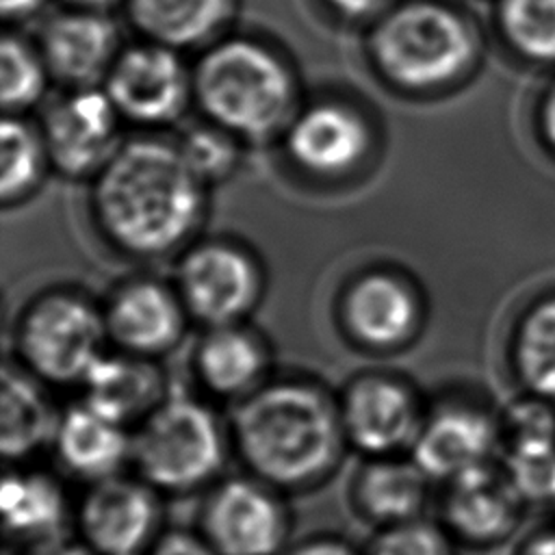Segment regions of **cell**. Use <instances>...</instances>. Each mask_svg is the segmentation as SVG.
<instances>
[{
    "instance_id": "1",
    "label": "cell",
    "mask_w": 555,
    "mask_h": 555,
    "mask_svg": "<svg viewBox=\"0 0 555 555\" xmlns=\"http://www.w3.org/2000/svg\"><path fill=\"white\" fill-rule=\"evenodd\" d=\"M93 217L121 251L156 258L180 247L204 212V184L176 143L132 139L95 173Z\"/></svg>"
},
{
    "instance_id": "2",
    "label": "cell",
    "mask_w": 555,
    "mask_h": 555,
    "mask_svg": "<svg viewBox=\"0 0 555 555\" xmlns=\"http://www.w3.org/2000/svg\"><path fill=\"white\" fill-rule=\"evenodd\" d=\"M364 54L390 89L434 98L477 76L486 37L477 20L451 0H399L369 24Z\"/></svg>"
},
{
    "instance_id": "3",
    "label": "cell",
    "mask_w": 555,
    "mask_h": 555,
    "mask_svg": "<svg viewBox=\"0 0 555 555\" xmlns=\"http://www.w3.org/2000/svg\"><path fill=\"white\" fill-rule=\"evenodd\" d=\"M232 434L249 470L282 488L330 473L345 440L340 405L319 386L291 379L262 384L247 395Z\"/></svg>"
},
{
    "instance_id": "4",
    "label": "cell",
    "mask_w": 555,
    "mask_h": 555,
    "mask_svg": "<svg viewBox=\"0 0 555 555\" xmlns=\"http://www.w3.org/2000/svg\"><path fill=\"white\" fill-rule=\"evenodd\" d=\"M191 82L206 121L247 141L284 132L301 106L288 59L249 35H223L202 48Z\"/></svg>"
},
{
    "instance_id": "5",
    "label": "cell",
    "mask_w": 555,
    "mask_h": 555,
    "mask_svg": "<svg viewBox=\"0 0 555 555\" xmlns=\"http://www.w3.org/2000/svg\"><path fill=\"white\" fill-rule=\"evenodd\" d=\"M132 457L145 483L189 492L225 462V434L210 408L189 397H165L139 425Z\"/></svg>"
},
{
    "instance_id": "6",
    "label": "cell",
    "mask_w": 555,
    "mask_h": 555,
    "mask_svg": "<svg viewBox=\"0 0 555 555\" xmlns=\"http://www.w3.org/2000/svg\"><path fill=\"white\" fill-rule=\"evenodd\" d=\"M104 312L72 293H50L28 306L17 325V351L26 369L46 382L82 384L106 353Z\"/></svg>"
},
{
    "instance_id": "7",
    "label": "cell",
    "mask_w": 555,
    "mask_h": 555,
    "mask_svg": "<svg viewBox=\"0 0 555 555\" xmlns=\"http://www.w3.org/2000/svg\"><path fill=\"white\" fill-rule=\"evenodd\" d=\"M102 89L121 119L139 126L173 124L193 102L191 67L180 52L147 39L121 48Z\"/></svg>"
},
{
    "instance_id": "8",
    "label": "cell",
    "mask_w": 555,
    "mask_h": 555,
    "mask_svg": "<svg viewBox=\"0 0 555 555\" xmlns=\"http://www.w3.org/2000/svg\"><path fill=\"white\" fill-rule=\"evenodd\" d=\"M262 278L254 258L230 243L191 247L178 262L176 291L186 314L208 327L234 325L260 299Z\"/></svg>"
},
{
    "instance_id": "9",
    "label": "cell",
    "mask_w": 555,
    "mask_h": 555,
    "mask_svg": "<svg viewBox=\"0 0 555 555\" xmlns=\"http://www.w3.org/2000/svg\"><path fill=\"white\" fill-rule=\"evenodd\" d=\"M119 121L104 89H69L41 117L50 165L69 178L95 176L121 145Z\"/></svg>"
},
{
    "instance_id": "10",
    "label": "cell",
    "mask_w": 555,
    "mask_h": 555,
    "mask_svg": "<svg viewBox=\"0 0 555 555\" xmlns=\"http://www.w3.org/2000/svg\"><path fill=\"white\" fill-rule=\"evenodd\" d=\"M501 447V421L483 405L449 401L425 412L410 447L412 460L429 477L451 481L494 462Z\"/></svg>"
},
{
    "instance_id": "11",
    "label": "cell",
    "mask_w": 555,
    "mask_h": 555,
    "mask_svg": "<svg viewBox=\"0 0 555 555\" xmlns=\"http://www.w3.org/2000/svg\"><path fill=\"white\" fill-rule=\"evenodd\" d=\"M282 137L288 158L321 178L356 169L371 147V128L364 115L356 106L330 98L299 106Z\"/></svg>"
},
{
    "instance_id": "12",
    "label": "cell",
    "mask_w": 555,
    "mask_h": 555,
    "mask_svg": "<svg viewBox=\"0 0 555 555\" xmlns=\"http://www.w3.org/2000/svg\"><path fill=\"white\" fill-rule=\"evenodd\" d=\"M423 418L414 390L388 375L358 377L340 403L345 438L373 457L410 449Z\"/></svg>"
},
{
    "instance_id": "13",
    "label": "cell",
    "mask_w": 555,
    "mask_h": 555,
    "mask_svg": "<svg viewBox=\"0 0 555 555\" xmlns=\"http://www.w3.org/2000/svg\"><path fill=\"white\" fill-rule=\"evenodd\" d=\"M529 496L514 473L499 462H488L451 481L442 499L447 525L475 544H496L520 527Z\"/></svg>"
},
{
    "instance_id": "14",
    "label": "cell",
    "mask_w": 555,
    "mask_h": 555,
    "mask_svg": "<svg viewBox=\"0 0 555 555\" xmlns=\"http://www.w3.org/2000/svg\"><path fill=\"white\" fill-rule=\"evenodd\" d=\"M121 48L115 20L100 9L67 7L50 15L37 37L50 76L69 89L104 82Z\"/></svg>"
},
{
    "instance_id": "15",
    "label": "cell",
    "mask_w": 555,
    "mask_h": 555,
    "mask_svg": "<svg viewBox=\"0 0 555 555\" xmlns=\"http://www.w3.org/2000/svg\"><path fill=\"white\" fill-rule=\"evenodd\" d=\"M204 527L225 555H271L286 529L284 507L260 479H228L206 503Z\"/></svg>"
},
{
    "instance_id": "16",
    "label": "cell",
    "mask_w": 555,
    "mask_h": 555,
    "mask_svg": "<svg viewBox=\"0 0 555 555\" xmlns=\"http://www.w3.org/2000/svg\"><path fill=\"white\" fill-rule=\"evenodd\" d=\"M184 317L178 291L150 278L124 282L104 308L108 338L141 358L171 349L184 332Z\"/></svg>"
},
{
    "instance_id": "17",
    "label": "cell",
    "mask_w": 555,
    "mask_h": 555,
    "mask_svg": "<svg viewBox=\"0 0 555 555\" xmlns=\"http://www.w3.org/2000/svg\"><path fill=\"white\" fill-rule=\"evenodd\" d=\"M158 522L156 492L145 481L111 477L87 492L80 525L104 555H137Z\"/></svg>"
},
{
    "instance_id": "18",
    "label": "cell",
    "mask_w": 555,
    "mask_h": 555,
    "mask_svg": "<svg viewBox=\"0 0 555 555\" xmlns=\"http://www.w3.org/2000/svg\"><path fill=\"white\" fill-rule=\"evenodd\" d=\"M343 321L356 340L369 347H395L416 332L421 301L408 282L392 273L371 271L347 288Z\"/></svg>"
},
{
    "instance_id": "19",
    "label": "cell",
    "mask_w": 555,
    "mask_h": 555,
    "mask_svg": "<svg viewBox=\"0 0 555 555\" xmlns=\"http://www.w3.org/2000/svg\"><path fill=\"white\" fill-rule=\"evenodd\" d=\"M52 444L61 464L76 477L93 483L117 477L132 457V438L126 425L80 401L59 416Z\"/></svg>"
},
{
    "instance_id": "20",
    "label": "cell",
    "mask_w": 555,
    "mask_h": 555,
    "mask_svg": "<svg viewBox=\"0 0 555 555\" xmlns=\"http://www.w3.org/2000/svg\"><path fill=\"white\" fill-rule=\"evenodd\" d=\"M130 26L141 39L178 52L206 48L225 35L238 0H121Z\"/></svg>"
},
{
    "instance_id": "21",
    "label": "cell",
    "mask_w": 555,
    "mask_h": 555,
    "mask_svg": "<svg viewBox=\"0 0 555 555\" xmlns=\"http://www.w3.org/2000/svg\"><path fill=\"white\" fill-rule=\"evenodd\" d=\"M507 364L525 397L555 408V286L533 295L516 314Z\"/></svg>"
},
{
    "instance_id": "22",
    "label": "cell",
    "mask_w": 555,
    "mask_h": 555,
    "mask_svg": "<svg viewBox=\"0 0 555 555\" xmlns=\"http://www.w3.org/2000/svg\"><path fill=\"white\" fill-rule=\"evenodd\" d=\"M89 405L121 425L143 421L163 399V373L141 356L104 353L82 379Z\"/></svg>"
},
{
    "instance_id": "23",
    "label": "cell",
    "mask_w": 555,
    "mask_h": 555,
    "mask_svg": "<svg viewBox=\"0 0 555 555\" xmlns=\"http://www.w3.org/2000/svg\"><path fill=\"white\" fill-rule=\"evenodd\" d=\"M267 349L258 334L234 323L210 327L195 349L202 384L223 397L251 395L267 371Z\"/></svg>"
},
{
    "instance_id": "24",
    "label": "cell",
    "mask_w": 555,
    "mask_h": 555,
    "mask_svg": "<svg viewBox=\"0 0 555 555\" xmlns=\"http://www.w3.org/2000/svg\"><path fill=\"white\" fill-rule=\"evenodd\" d=\"M54 416L43 390L22 369L7 366L0 390V447L7 460H20L52 442Z\"/></svg>"
},
{
    "instance_id": "25",
    "label": "cell",
    "mask_w": 555,
    "mask_h": 555,
    "mask_svg": "<svg viewBox=\"0 0 555 555\" xmlns=\"http://www.w3.org/2000/svg\"><path fill=\"white\" fill-rule=\"evenodd\" d=\"M427 475L414 460L395 455L377 457L366 464L356 479V501L362 512L382 522H410L423 507L427 494Z\"/></svg>"
},
{
    "instance_id": "26",
    "label": "cell",
    "mask_w": 555,
    "mask_h": 555,
    "mask_svg": "<svg viewBox=\"0 0 555 555\" xmlns=\"http://www.w3.org/2000/svg\"><path fill=\"white\" fill-rule=\"evenodd\" d=\"M492 33L516 63L555 72V0H494Z\"/></svg>"
},
{
    "instance_id": "27",
    "label": "cell",
    "mask_w": 555,
    "mask_h": 555,
    "mask_svg": "<svg viewBox=\"0 0 555 555\" xmlns=\"http://www.w3.org/2000/svg\"><path fill=\"white\" fill-rule=\"evenodd\" d=\"M2 520L9 533L52 538L65 522L63 488L39 470H9L0 488Z\"/></svg>"
},
{
    "instance_id": "28",
    "label": "cell",
    "mask_w": 555,
    "mask_h": 555,
    "mask_svg": "<svg viewBox=\"0 0 555 555\" xmlns=\"http://www.w3.org/2000/svg\"><path fill=\"white\" fill-rule=\"evenodd\" d=\"M2 202H20L41 182L50 165L41 130L30 126L22 115H4L2 119Z\"/></svg>"
},
{
    "instance_id": "29",
    "label": "cell",
    "mask_w": 555,
    "mask_h": 555,
    "mask_svg": "<svg viewBox=\"0 0 555 555\" xmlns=\"http://www.w3.org/2000/svg\"><path fill=\"white\" fill-rule=\"evenodd\" d=\"M50 72L37 50L17 33H4L0 41V95L4 115H22L35 106L50 80Z\"/></svg>"
},
{
    "instance_id": "30",
    "label": "cell",
    "mask_w": 555,
    "mask_h": 555,
    "mask_svg": "<svg viewBox=\"0 0 555 555\" xmlns=\"http://www.w3.org/2000/svg\"><path fill=\"white\" fill-rule=\"evenodd\" d=\"M241 139L215 124L189 128L176 143L184 165L206 186L230 178L241 163Z\"/></svg>"
},
{
    "instance_id": "31",
    "label": "cell",
    "mask_w": 555,
    "mask_h": 555,
    "mask_svg": "<svg viewBox=\"0 0 555 555\" xmlns=\"http://www.w3.org/2000/svg\"><path fill=\"white\" fill-rule=\"evenodd\" d=\"M373 555H451L444 535L427 522L392 525L375 544Z\"/></svg>"
},
{
    "instance_id": "32",
    "label": "cell",
    "mask_w": 555,
    "mask_h": 555,
    "mask_svg": "<svg viewBox=\"0 0 555 555\" xmlns=\"http://www.w3.org/2000/svg\"><path fill=\"white\" fill-rule=\"evenodd\" d=\"M531 130L538 147L555 163V72L544 78L533 95Z\"/></svg>"
},
{
    "instance_id": "33",
    "label": "cell",
    "mask_w": 555,
    "mask_h": 555,
    "mask_svg": "<svg viewBox=\"0 0 555 555\" xmlns=\"http://www.w3.org/2000/svg\"><path fill=\"white\" fill-rule=\"evenodd\" d=\"M336 17L345 22H373L377 20L392 0H321Z\"/></svg>"
},
{
    "instance_id": "34",
    "label": "cell",
    "mask_w": 555,
    "mask_h": 555,
    "mask_svg": "<svg viewBox=\"0 0 555 555\" xmlns=\"http://www.w3.org/2000/svg\"><path fill=\"white\" fill-rule=\"evenodd\" d=\"M514 555H555V522L531 529L520 540Z\"/></svg>"
},
{
    "instance_id": "35",
    "label": "cell",
    "mask_w": 555,
    "mask_h": 555,
    "mask_svg": "<svg viewBox=\"0 0 555 555\" xmlns=\"http://www.w3.org/2000/svg\"><path fill=\"white\" fill-rule=\"evenodd\" d=\"M154 555H212V553L202 540L189 533H169L158 542Z\"/></svg>"
},
{
    "instance_id": "36",
    "label": "cell",
    "mask_w": 555,
    "mask_h": 555,
    "mask_svg": "<svg viewBox=\"0 0 555 555\" xmlns=\"http://www.w3.org/2000/svg\"><path fill=\"white\" fill-rule=\"evenodd\" d=\"M48 0H0V11L4 22L22 24L37 15Z\"/></svg>"
},
{
    "instance_id": "37",
    "label": "cell",
    "mask_w": 555,
    "mask_h": 555,
    "mask_svg": "<svg viewBox=\"0 0 555 555\" xmlns=\"http://www.w3.org/2000/svg\"><path fill=\"white\" fill-rule=\"evenodd\" d=\"M293 555H351V551L347 546H343L340 542H310L306 546H301L299 551H295Z\"/></svg>"
},
{
    "instance_id": "38",
    "label": "cell",
    "mask_w": 555,
    "mask_h": 555,
    "mask_svg": "<svg viewBox=\"0 0 555 555\" xmlns=\"http://www.w3.org/2000/svg\"><path fill=\"white\" fill-rule=\"evenodd\" d=\"M30 555H89L80 546L72 544H56V542H46L39 548H35Z\"/></svg>"
},
{
    "instance_id": "39",
    "label": "cell",
    "mask_w": 555,
    "mask_h": 555,
    "mask_svg": "<svg viewBox=\"0 0 555 555\" xmlns=\"http://www.w3.org/2000/svg\"><path fill=\"white\" fill-rule=\"evenodd\" d=\"M67 7H78V9H100L104 11L108 4L117 2V0H63ZM121 2V0H119Z\"/></svg>"
}]
</instances>
